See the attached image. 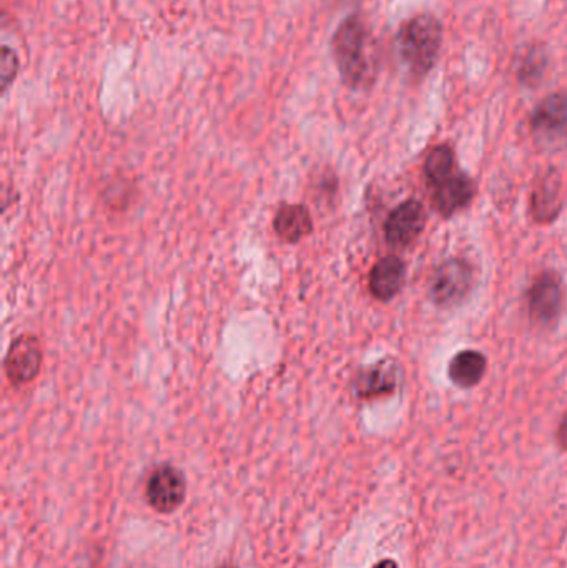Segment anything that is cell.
<instances>
[{
    "instance_id": "obj_11",
    "label": "cell",
    "mask_w": 567,
    "mask_h": 568,
    "mask_svg": "<svg viewBox=\"0 0 567 568\" xmlns=\"http://www.w3.org/2000/svg\"><path fill=\"white\" fill-rule=\"evenodd\" d=\"M407 278V266L398 256H386L370 273V293L378 301H389L401 291Z\"/></svg>"
},
{
    "instance_id": "obj_9",
    "label": "cell",
    "mask_w": 567,
    "mask_h": 568,
    "mask_svg": "<svg viewBox=\"0 0 567 568\" xmlns=\"http://www.w3.org/2000/svg\"><path fill=\"white\" fill-rule=\"evenodd\" d=\"M563 180L556 170L541 173L531 192V215L536 223L546 225L556 220L563 209Z\"/></svg>"
},
{
    "instance_id": "obj_18",
    "label": "cell",
    "mask_w": 567,
    "mask_h": 568,
    "mask_svg": "<svg viewBox=\"0 0 567 568\" xmlns=\"http://www.w3.org/2000/svg\"><path fill=\"white\" fill-rule=\"evenodd\" d=\"M557 443H559L560 449L567 450V412L557 427Z\"/></svg>"
},
{
    "instance_id": "obj_1",
    "label": "cell",
    "mask_w": 567,
    "mask_h": 568,
    "mask_svg": "<svg viewBox=\"0 0 567 568\" xmlns=\"http://www.w3.org/2000/svg\"><path fill=\"white\" fill-rule=\"evenodd\" d=\"M331 47L345 85L353 90L372 88L378 77V50L366 22L358 15L345 19L333 35Z\"/></svg>"
},
{
    "instance_id": "obj_3",
    "label": "cell",
    "mask_w": 567,
    "mask_h": 568,
    "mask_svg": "<svg viewBox=\"0 0 567 568\" xmlns=\"http://www.w3.org/2000/svg\"><path fill=\"white\" fill-rule=\"evenodd\" d=\"M531 132L541 147L554 148L567 140V95H547L531 116Z\"/></svg>"
},
{
    "instance_id": "obj_5",
    "label": "cell",
    "mask_w": 567,
    "mask_h": 568,
    "mask_svg": "<svg viewBox=\"0 0 567 568\" xmlns=\"http://www.w3.org/2000/svg\"><path fill=\"white\" fill-rule=\"evenodd\" d=\"M473 288V268L465 259L453 258L436 269L431 281V298L438 306L451 307L461 303Z\"/></svg>"
},
{
    "instance_id": "obj_16",
    "label": "cell",
    "mask_w": 567,
    "mask_h": 568,
    "mask_svg": "<svg viewBox=\"0 0 567 568\" xmlns=\"http://www.w3.org/2000/svg\"><path fill=\"white\" fill-rule=\"evenodd\" d=\"M455 171V152L449 145H438L433 148L424 161V174L427 182L433 186H438L451 177Z\"/></svg>"
},
{
    "instance_id": "obj_7",
    "label": "cell",
    "mask_w": 567,
    "mask_h": 568,
    "mask_svg": "<svg viewBox=\"0 0 567 568\" xmlns=\"http://www.w3.org/2000/svg\"><path fill=\"white\" fill-rule=\"evenodd\" d=\"M563 307V287L556 273L546 271L532 281L528 291V311L538 326H551Z\"/></svg>"
},
{
    "instance_id": "obj_8",
    "label": "cell",
    "mask_w": 567,
    "mask_h": 568,
    "mask_svg": "<svg viewBox=\"0 0 567 568\" xmlns=\"http://www.w3.org/2000/svg\"><path fill=\"white\" fill-rule=\"evenodd\" d=\"M426 223V212L417 200H408L393 209L385 223V238L391 246L407 247L420 237Z\"/></svg>"
},
{
    "instance_id": "obj_12",
    "label": "cell",
    "mask_w": 567,
    "mask_h": 568,
    "mask_svg": "<svg viewBox=\"0 0 567 568\" xmlns=\"http://www.w3.org/2000/svg\"><path fill=\"white\" fill-rule=\"evenodd\" d=\"M274 228L281 240L287 243H298L312 234V213L300 203H284L275 213Z\"/></svg>"
},
{
    "instance_id": "obj_2",
    "label": "cell",
    "mask_w": 567,
    "mask_h": 568,
    "mask_svg": "<svg viewBox=\"0 0 567 568\" xmlns=\"http://www.w3.org/2000/svg\"><path fill=\"white\" fill-rule=\"evenodd\" d=\"M442 22L433 14H418L405 22L396 35V49L410 74L423 78L430 74L442 53Z\"/></svg>"
},
{
    "instance_id": "obj_15",
    "label": "cell",
    "mask_w": 567,
    "mask_h": 568,
    "mask_svg": "<svg viewBox=\"0 0 567 568\" xmlns=\"http://www.w3.org/2000/svg\"><path fill=\"white\" fill-rule=\"evenodd\" d=\"M547 67H550V57H547L546 49L540 44H534V46H529L519 59L516 77L524 87L536 88L543 82Z\"/></svg>"
},
{
    "instance_id": "obj_14",
    "label": "cell",
    "mask_w": 567,
    "mask_h": 568,
    "mask_svg": "<svg viewBox=\"0 0 567 568\" xmlns=\"http://www.w3.org/2000/svg\"><path fill=\"white\" fill-rule=\"evenodd\" d=\"M487 361L480 351L466 349L453 358L448 367L449 379L462 389L478 386L486 374Z\"/></svg>"
},
{
    "instance_id": "obj_20",
    "label": "cell",
    "mask_w": 567,
    "mask_h": 568,
    "mask_svg": "<svg viewBox=\"0 0 567 568\" xmlns=\"http://www.w3.org/2000/svg\"><path fill=\"white\" fill-rule=\"evenodd\" d=\"M218 568H237V567H233V565H230V564H225V565H220V567Z\"/></svg>"
},
{
    "instance_id": "obj_19",
    "label": "cell",
    "mask_w": 567,
    "mask_h": 568,
    "mask_svg": "<svg viewBox=\"0 0 567 568\" xmlns=\"http://www.w3.org/2000/svg\"><path fill=\"white\" fill-rule=\"evenodd\" d=\"M373 568H398V565H396L395 560H389V558H386V560L378 561V564H376Z\"/></svg>"
},
{
    "instance_id": "obj_4",
    "label": "cell",
    "mask_w": 567,
    "mask_h": 568,
    "mask_svg": "<svg viewBox=\"0 0 567 568\" xmlns=\"http://www.w3.org/2000/svg\"><path fill=\"white\" fill-rule=\"evenodd\" d=\"M145 497H147L148 506L155 512L164 513V516L176 512L185 503V475L173 466H158L148 475Z\"/></svg>"
},
{
    "instance_id": "obj_17",
    "label": "cell",
    "mask_w": 567,
    "mask_h": 568,
    "mask_svg": "<svg viewBox=\"0 0 567 568\" xmlns=\"http://www.w3.org/2000/svg\"><path fill=\"white\" fill-rule=\"evenodd\" d=\"M17 65V57H15V53L12 52L11 49H8V47H4V56H2V78H4V88H8L12 78L15 77Z\"/></svg>"
},
{
    "instance_id": "obj_13",
    "label": "cell",
    "mask_w": 567,
    "mask_h": 568,
    "mask_svg": "<svg viewBox=\"0 0 567 568\" xmlns=\"http://www.w3.org/2000/svg\"><path fill=\"white\" fill-rule=\"evenodd\" d=\"M396 384H398V373L395 364L382 361L358 376L357 395L361 399L382 398L395 392Z\"/></svg>"
},
{
    "instance_id": "obj_10",
    "label": "cell",
    "mask_w": 567,
    "mask_h": 568,
    "mask_svg": "<svg viewBox=\"0 0 567 568\" xmlns=\"http://www.w3.org/2000/svg\"><path fill=\"white\" fill-rule=\"evenodd\" d=\"M474 195H476V185L473 180L465 173H453L448 180L435 186L433 203L439 215L453 217L455 213L470 205Z\"/></svg>"
},
{
    "instance_id": "obj_6",
    "label": "cell",
    "mask_w": 567,
    "mask_h": 568,
    "mask_svg": "<svg viewBox=\"0 0 567 568\" xmlns=\"http://www.w3.org/2000/svg\"><path fill=\"white\" fill-rule=\"evenodd\" d=\"M44 351L39 338L24 335L15 339L5 356V376L12 386L32 383L43 370Z\"/></svg>"
}]
</instances>
